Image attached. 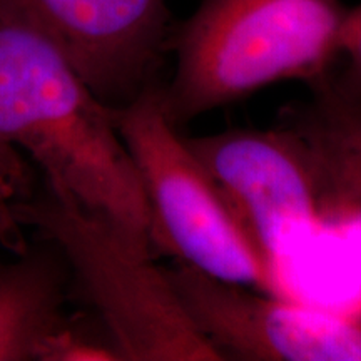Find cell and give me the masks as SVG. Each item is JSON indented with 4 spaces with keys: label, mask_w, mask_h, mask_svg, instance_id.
Listing matches in <instances>:
<instances>
[{
    "label": "cell",
    "mask_w": 361,
    "mask_h": 361,
    "mask_svg": "<svg viewBox=\"0 0 361 361\" xmlns=\"http://www.w3.org/2000/svg\"><path fill=\"white\" fill-rule=\"evenodd\" d=\"M0 144L27 152L52 192L151 245V207L111 106L85 85L56 47L4 13Z\"/></svg>",
    "instance_id": "6da1fadb"
},
{
    "label": "cell",
    "mask_w": 361,
    "mask_h": 361,
    "mask_svg": "<svg viewBox=\"0 0 361 361\" xmlns=\"http://www.w3.org/2000/svg\"><path fill=\"white\" fill-rule=\"evenodd\" d=\"M346 11L343 0H201L171 29L166 116L179 128L286 80L318 87L331 75Z\"/></svg>",
    "instance_id": "7a4b0ae2"
},
{
    "label": "cell",
    "mask_w": 361,
    "mask_h": 361,
    "mask_svg": "<svg viewBox=\"0 0 361 361\" xmlns=\"http://www.w3.org/2000/svg\"><path fill=\"white\" fill-rule=\"evenodd\" d=\"M17 226L37 231L66 259L121 361H221L180 303L152 246L45 186L12 206Z\"/></svg>",
    "instance_id": "3957f363"
},
{
    "label": "cell",
    "mask_w": 361,
    "mask_h": 361,
    "mask_svg": "<svg viewBox=\"0 0 361 361\" xmlns=\"http://www.w3.org/2000/svg\"><path fill=\"white\" fill-rule=\"evenodd\" d=\"M151 207V245L207 276L283 296L279 268L256 246L213 176L166 116L161 82L111 106Z\"/></svg>",
    "instance_id": "277c9868"
},
{
    "label": "cell",
    "mask_w": 361,
    "mask_h": 361,
    "mask_svg": "<svg viewBox=\"0 0 361 361\" xmlns=\"http://www.w3.org/2000/svg\"><path fill=\"white\" fill-rule=\"evenodd\" d=\"M186 142L271 263L323 228L313 157L295 126L229 129Z\"/></svg>",
    "instance_id": "5b68a950"
},
{
    "label": "cell",
    "mask_w": 361,
    "mask_h": 361,
    "mask_svg": "<svg viewBox=\"0 0 361 361\" xmlns=\"http://www.w3.org/2000/svg\"><path fill=\"white\" fill-rule=\"evenodd\" d=\"M0 13L56 47L107 106L156 82L168 52V0H0Z\"/></svg>",
    "instance_id": "8992f818"
},
{
    "label": "cell",
    "mask_w": 361,
    "mask_h": 361,
    "mask_svg": "<svg viewBox=\"0 0 361 361\" xmlns=\"http://www.w3.org/2000/svg\"><path fill=\"white\" fill-rule=\"evenodd\" d=\"M180 303L223 360L361 361V319L211 278L168 269Z\"/></svg>",
    "instance_id": "52a82bcc"
},
{
    "label": "cell",
    "mask_w": 361,
    "mask_h": 361,
    "mask_svg": "<svg viewBox=\"0 0 361 361\" xmlns=\"http://www.w3.org/2000/svg\"><path fill=\"white\" fill-rule=\"evenodd\" d=\"M290 116L313 157L323 228L361 239V97L338 92L328 80Z\"/></svg>",
    "instance_id": "ba28073f"
},
{
    "label": "cell",
    "mask_w": 361,
    "mask_h": 361,
    "mask_svg": "<svg viewBox=\"0 0 361 361\" xmlns=\"http://www.w3.org/2000/svg\"><path fill=\"white\" fill-rule=\"evenodd\" d=\"M30 247L0 264V361H35L42 341L67 322L66 259Z\"/></svg>",
    "instance_id": "9c48e42d"
},
{
    "label": "cell",
    "mask_w": 361,
    "mask_h": 361,
    "mask_svg": "<svg viewBox=\"0 0 361 361\" xmlns=\"http://www.w3.org/2000/svg\"><path fill=\"white\" fill-rule=\"evenodd\" d=\"M114 343L106 329L94 333L82 324L67 322L40 345L35 361H119Z\"/></svg>",
    "instance_id": "30bf717a"
},
{
    "label": "cell",
    "mask_w": 361,
    "mask_h": 361,
    "mask_svg": "<svg viewBox=\"0 0 361 361\" xmlns=\"http://www.w3.org/2000/svg\"><path fill=\"white\" fill-rule=\"evenodd\" d=\"M328 84L345 96L361 97V4L345 13Z\"/></svg>",
    "instance_id": "8fae6325"
},
{
    "label": "cell",
    "mask_w": 361,
    "mask_h": 361,
    "mask_svg": "<svg viewBox=\"0 0 361 361\" xmlns=\"http://www.w3.org/2000/svg\"><path fill=\"white\" fill-rule=\"evenodd\" d=\"M32 191V176L16 149L0 144V214Z\"/></svg>",
    "instance_id": "7c38bea8"
}]
</instances>
